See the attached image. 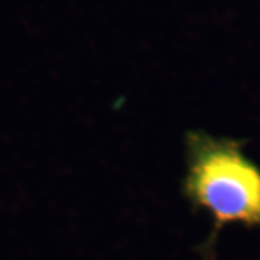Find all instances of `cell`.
<instances>
[{
  "instance_id": "6da1fadb",
  "label": "cell",
  "mask_w": 260,
  "mask_h": 260,
  "mask_svg": "<svg viewBox=\"0 0 260 260\" xmlns=\"http://www.w3.org/2000/svg\"><path fill=\"white\" fill-rule=\"evenodd\" d=\"M246 140L214 138L201 130L185 135L186 172L182 194L194 210L214 218L203 246L205 260L227 224L260 229V167L244 153Z\"/></svg>"
}]
</instances>
